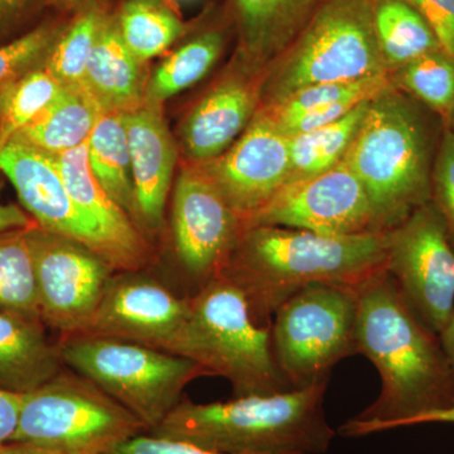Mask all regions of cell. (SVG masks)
<instances>
[{"label": "cell", "mask_w": 454, "mask_h": 454, "mask_svg": "<svg viewBox=\"0 0 454 454\" xmlns=\"http://www.w3.org/2000/svg\"><path fill=\"white\" fill-rule=\"evenodd\" d=\"M223 35L210 31L175 51L157 68L148 88L149 104H160L173 95L195 85L214 67L223 52Z\"/></svg>", "instance_id": "27"}, {"label": "cell", "mask_w": 454, "mask_h": 454, "mask_svg": "<svg viewBox=\"0 0 454 454\" xmlns=\"http://www.w3.org/2000/svg\"><path fill=\"white\" fill-rule=\"evenodd\" d=\"M328 381L207 404L182 399L148 433L223 454H324L336 437L325 414Z\"/></svg>", "instance_id": "3"}, {"label": "cell", "mask_w": 454, "mask_h": 454, "mask_svg": "<svg viewBox=\"0 0 454 454\" xmlns=\"http://www.w3.org/2000/svg\"><path fill=\"white\" fill-rule=\"evenodd\" d=\"M37 226L31 215L16 205H0V231L26 230Z\"/></svg>", "instance_id": "39"}, {"label": "cell", "mask_w": 454, "mask_h": 454, "mask_svg": "<svg viewBox=\"0 0 454 454\" xmlns=\"http://www.w3.org/2000/svg\"><path fill=\"white\" fill-rule=\"evenodd\" d=\"M22 395L0 389V444L11 441L16 432Z\"/></svg>", "instance_id": "38"}, {"label": "cell", "mask_w": 454, "mask_h": 454, "mask_svg": "<svg viewBox=\"0 0 454 454\" xmlns=\"http://www.w3.org/2000/svg\"><path fill=\"white\" fill-rule=\"evenodd\" d=\"M446 127H450V128H453V129H454V112H453V115H452V119H450V124L446 125Z\"/></svg>", "instance_id": "44"}, {"label": "cell", "mask_w": 454, "mask_h": 454, "mask_svg": "<svg viewBox=\"0 0 454 454\" xmlns=\"http://www.w3.org/2000/svg\"><path fill=\"white\" fill-rule=\"evenodd\" d=\"M0 170L41 229L83 245L116 270L112 247L74 205L52 155L12 139L0 148Z\"/></svg>", "instance_id": "16"}, {"label": "cell", "mask_w": 454, "mask_h": 454, "mask_svg": "<svg viewBox=\"0 0 454 454\" xmlns=\"http://www.w3.org/2000/svg\"><path fill=\"white\" fill-rule=\"evenodd\" d=\"M369 101L358 104L340 121L289 139L291 173L288 182L317 177L342 162L363 124Z\"/></svg>", "instance_id": "26"}, {"label": "cell", "mask_w": 454, "mask_h": 454, "mask_svg": "<svg viewBox=\"0 0 454 454\" xmlns=\"http://www.w3.org/2000/svg\"><path fill=\"white\" fill-rule=\"evenodd\" d=\"M199 166L243 223L288 182L289 139L270 114L259 107L247 129L225 153Z\"/></svg>", "instance_id": "15"}, {"label": "cell", "mask_w": 454, "mask_h": 454, "mask_svg": "<svg viewBox=\"0 0 454 454\" xmlns=\"http://www.w3.org/2000/svg\"><path fill=\"white\" fill-rule=\"evenodd\" d=\"M393 88L395 86L390 73L357 82L319 83L300 90L279 106L262 109L267 110L277 124H283L317 107L331 106L349 98L358 101L372 100Z\"/></svg>", "instance_id": "33"}, {"label": "cell", "mask_w": 454, "mask_h": 454, "mask_svg": "<svg viewBox=\"0 0 454 454\" xmlns=\"http://www.w3.org/2000/svg\"><path fill=\"white\" fill-rule=\"evenodd\" d=\"M59 345L66 367L125 406L146 432L166 419L190 382L207 375L190 358L131 340L76 333Z\"/></svg>", "instance_id": "7"}, {"label": "cell", "mask_w": 454, "mask_h": 454, "mask_svg": "<svg viewBox=\"0 0 454 454\" xmlns=\"http://www.w3.org/2000/svg\"><path fill=\"white\" fill-rule=\"evenodd\" d=\"M394 86L411 95L450 124L454 112V59L432 51L391 71Z\"/></svg>", "instance_id": "28"}, {"label": "cell", "mask_w": 454, "mask_h": 454, "mask_svg": "<svg viewBox=\"0 0 454 454\" xmlns=\"http://www.w3.org/2000/svg\"><path fill=\"white\" fill-rule=\"evenodd\" d=\"M27 3V0H0V20L13 16Z\"/></svg>", "instance_id": "43"}, {"label": "cell", "mask_w": 454, "mask_h": 454, "mask_svg": "<svg viewBox=\"0 0 454 454\" xmlns=\"http://www.w3.org/2000/svg\"><path fill=\"white\" fill-rule=\"evenodd\" d=\"M0 454H56L43 448L23 443V442H5L0 444Z\"/></svg>", "instance_id": "41"}, {"label": "cell", "mask_w": 454, "mask_h": 454, "mask_svg": "<svg viewBox=\"0 0 454 454\" xmlns=\"http://www.w3.org/2000/svg\"><path fill=\"white\" fill-rule=\"evenodd\" d=\"M56 40V32L41 27L0 47V88L20 77L40 57L46 55Z\"/></svg>", "instance_id": "35"}, {"label": "cell", "mask_w": 454, "mask_h": 454, "mask_svg": "<svg viewBox=\"0 0 454 454\" xmlns=\"http://www.w3.org/2000/svg\"><path fill=\"white\" fill-rule=\"evenodd\" d=\"M356 345L378 369L381 390L340 427L343 437L402 428L454 406V378L441 340L406 304L387 270L358 293Z\"/></svg>", "instance_id": "1"}, {"label": "cell", "mask_w": 454, "mask_h": 454, "mask_svg": "<svg viewBox=\"0 0 454 454\" xmlns=\"http://www.w3.org/2000/svg\"><path fill=\"white\" fill-rule=\"evenodd\" d=\"M241 225L348 236L373 232V215L365 188L342 160L317 177L286 184Z\"/></svg>", "instance_id": "13"}, {"label": "cell", "mask_w": 454, "mask_h": 454, "mask_svg": "<svg viewBox=\"0 0 454 454\" xmlns=\"http://www.w3.org/2000/svg\"><path fill=\"white\" fill-rule=\"evenodd\" d=\"M27 240L42 321L61 337L82 333L115 269L83 245L38 225L27 230Z\"/></svg>", "instance_id": "11"}, {"label": "cell", "mask_w": 454, "mask_h": 454, "mask_svg": "<svg viewBox=\"0 0 454 454\" xmlns=\"http://www.w3.org/2000/svg\"><path fill=\"white\" fill-rule=\"evenodd\" d=\"M384 235L328 236L279 226L243 227L220 276L244 295L254 321L315 284L361 288L385 271Z\"/></svg>", "instance_id": "2"}, {"label": "cell", "mask_w": 454, "mask_h": 454, "mask_svg": "<svg viewBox=\"0 0 454 454\" xmlns=\"http://www.w3.org/2000/svg\"><path fill=\"white\" fill-rule=\"evenodd\" d=\"M361 288L315 284L278 309L270 325L271 348L293 389L331 376L340 360L357 355Z\"/></svg>", "instance_id": "9"}, {"label": "cell", "mask_w": 454, "mask_h": 454, "mask_svg": "<svg viewBox=\"0 0 454 454\" xmlns=\"http://www.w3.org/2000/svg\"><path fill=\"white\" fill-rule=\"evenodd\" d=\"M260 90L252 80L232 77L208 92L182 127L188 157L205 163L225 153L258 112Z\"/></svg>", "instance_id": "19"}, {"label": "cell", "mask_w": 454, "mask_h": 454, "mask_svg": "<svg viewBox=\"0 0 454 454\" xmlns=\"http://www.w3.org/2000/svg\"><path fill=\"white\" fill-rule=\"evenodd\" d=\"M82 86L103 113H127L140 106L145 92L142 61L128 49L115 23L104 22Z\"/></svg>", "instance_id": "22"}, {"label": "cell", "mask_w": 454, "mask_h": 454, "mask_svg": "<svg viewBox=\"0 0 454 454\" xmlns=\"http://www.w3.org/2000/svg\"><path fill=\"white\" fill-rule=\"evenodd\" d=\"M64 367L40 317L0 307V389L25 395Z\"/></svg>", "instance_id": "20"}, {"label": "cell", "mask_w": 454, "mask_h": 454, "mask_svg": "<svg viewBox=\"0 0 454 454\" xmlns=\"http://www.w3.org/2000/svg\"><path fill=\"white\" fill-rule=\"evenodd\" d=\"M170 223L176 259L191 297L220 276L243 225L199 164L179 175Z\"/></svg>", "instance_id": "12"}, {"label": "cell", "mask_w": 454, "mask_h": 454, "mask_svg": "<svg viewBox=\"0 0 454 454\" xmlns=\"http://www.w3.org/2000/svg\"><path fill=\"white\" fill-rule=\"evenodd\" d=\"M62 86L46 70L31 71L0 88V148L50 106Z\"/></svg>", "instance_id": "30"}, {"label": "cell", "mask_w": 454, "mask_h": 454, "mask_svg": "<svg viewBox=\"0 0 454 454\" xmlns=\"http://www.w3.org/2000/svg\"><path fill=\"white\" fill-rule=\"evenodd\" d=\"M133 173L131 220L139 231L157 232L163 225L177 149L162 116L153 106L124 113Z\"/></svg>", "instance_id": "17"}, {"label": "cell", "mask_w": 454, "mask_h": 454, "mask_svg": "<svg viewBox=\"0 0 454 454\" xmlns=\"http://www.w3.org/2000/svg\"><path fill=\"white\" fill-rule=\"evenodd\" d=\"M143 270L115 271L80 333L131 340L170 352L190 312V297L178 294Z\"/></svg>", "instance_id": "14"}, {"label": "cell", "mask_w": 454, "mask_h": 454, "mask_svg": "<svg viewBox=\"0 0 454 454\" xmlns=\"http://www.w3.org/2000/svg\"><path fill=\"white\" fill-rule=\"evenodd\" d=\"M52 157L74 205L100 229L112 247L116 270H143L148 267L151 244L95 178L89 163L88 142Z\"/></svg>", "instance_id": "18"}, {"label": "cell", "mask_w": 454, "mask_h": 454, "mask_svg": "<svg viewBox=\"0 0 454 454\" xmlns=\"http://www.w3.org/2000/svg\"><path fill=\"white\" fill-rule=\"evenodd\" d=\"M27 230L0 231V307L40 317Z\"/></svg>", "instance_id": "31"}, {"label": "cell", "mask_w": 454, "mask_h": 454, "mask_svg": "<svg viewBox=\"0 0 454 454\" xmlns=\"http://www.w3.org/2000/svg\"><path fill=\"white\" fill-rule=\"evenodd\" d=\"M423 106L396 88L373 98L343 158L369 196L376 234L400 225L432 201L438 146Z\"/></svg>", "instance_id": "4"}, {"label": "cell", "mask_w": 454, "mask_h": 454, "mask_svg": "<svg viewBox=\"0 0 454 454\" xmlns=\"http://www.w3.org/2000/svg\"><path fill=\"white\" fill-rule=\"evenodd\" d=\"M373 31L387 71L442 50L437 35L408 0H372Z\"/></svg>", "instance_id": "24"}, {"label": "cell", "mask_w": 454, "mask_h": 454, "mask_svg": "<svg viewBox=\"0 0 454 454\" xmlns=\"http://www.w3.org/2000/svg\"><path fill=\"white\" fill-rule=\"evenodd\" d=\"M66 2H76V0H66Z\"/></svg>", "instance_id": "45"}, {"label": "cell", "mask_w": 454, "mask_h": 454, "mask_svg": "<svg viewBox=\"0 0 454 454\" xmlns=\"http://www.w3.org/2000/svg\"><path fill=\"white\" fill-rule=\"evenodd\" d=\"M118 28L128 49L142 62L163 53L184 32V23L160 0H128Z\"/></svg>", "instance_id": "29"}, {"label": "cell", "mask_w": 454, "mask_h": 454, "mask_svg": "<svg viewBox=\"0 0 454 454\" xmlns=\"http://www.w3.org/2000/svg\"><path fill=\"white\" fill-rule=\"evenodd\" d=\"M145 424L82 373L64 367L22 395L16 432L23 442L56 454H104L145 433Z\"/></svg>", "instance_id": "8"}, {"label": "cell", "mask_w": 454, "mask_h": 454, "mask_svg": "<svg viewBox=\"0 0 454 454\" xmlns=\"http://www.w3.org/2000/svg\"><path fill=\"white\" fill-rule=\"evenodd\" d=\"M385 270L406 304L433 333L454 310V247L433 201L384 232Z\"/></svg>", "instance_id": "10"}, {"label": "cell", "mask_w": 454, "mask_h": 454, "mask_svg": "<svg viewBox=\"0 0 454 454\" xmlns=\"http://www.w3.org/2000/svg\"><path fill=\"white\" fill-rule=\"evenodd\" d=\"M429 423H454V406L443 409V411H433L424 414L422 417L415 418L408 424V427L419 426V424Z\"/></svg>", "instance_id": "42"}, {"label": "cell", "mask_w": 454, "mask_h": 454, "mask_svg": "<svg viewBox=\"0 0 454 454\" xmlns=\"http://www.w3.org/2000/svg\"><path fill=\"white\" fill-rule=\"evenodd\" d=\"M439 340H441L442 348L444 349L454 378V310L443 330L439 333Z\"/></svg>", "instance_id": "40"}, {"label": "cell", "mask_w": 454, "mask_h": 454, "mask_svg": "<svg viewBox=\"0 0 454 454\" xmlns=\"http://www.w3.org/2000/svg\"><path fill=\"white\" fill-rule=\"evenodd\" d=\"M322 0H235L241 43L255 67L273 65L309 25Z\"/></svg>", "instance_id": "21"}, {"label": "cell", "mask_w": 454, "mask_h": 454, "mask_svg": "<svg viewBox=\"0 0 454 454\" xmlns=\"http://www.w3.org/2000/svg\"><path fill=\"white\" fill-rule=\"evenodd\" d=\"M101 114L83 86H62L55 100L13 139L51 155L65 153L88 142Z\"/></svg>", "instance_id": "23"}, {"label": "cell", "mask_w": 454, "mask_h": 454, "mask_svg": "<svg viewBox=\"0 0 454 454\" xmlns=\"http://www.w3.org/2000/svg\"><path fill=\"white\" fill-rule=\"evenodd\" d=\"M104 454H223L203 450L187 442L140 433L121 442Z\"/></svg>", "instance_id": "36"}, {"label": "cell", "mask_w": 454, "mask_h": 454, "mask_svg": "<svg viewBox=\"0 0 454 454\" xmlns=\"http://www.w3.org/2000/svg\"><path fill=\"white\" fill-rule=\"evenodd\" d=\"M104 22L106 20L98 12H86L53 42L47 52L46 71L59 85L82 86Z\"/></svg>", "instance_id": "32"}, {"label": "cell", "mask_w": 454, "mask_h": 454, "mask_svg": "<svg viewBox=\"0 0 454 454\" xmlns=\"http://www.w3.org/2000/svg\"><path fill=\"white\" fill-rule=\"evenodd\" d=\"M432 201L446 223L454 247V129L446 127L437 148L432 173Z\"/></svg>", "instance_id": "34"}, {"label": "cell", "mask_w": 454, "mask_h": 454, "mask_svg": "<svg viewBox=\"0 0 454 454\" xmlns=\"http://www.w3.org/2000/svg\"><path fill=\"white\" fill-rule=\"evenodd\" d=\"M387 73L373 31L372 0H322L297 40L271 65L262 82L259 107L279 106L319 83Z\"/></svg>", "instance_id": "6"}, {"label": "cell", "mask_w": 454, "mask_h": 454, "mask_svg": "<svg viewBox=\"0 0 454 454\" xmlns=\"http://www.w3.org/2000/svg\"><path fill=\"white\" fill-rule=\"evenodd\" d=\"M428 22L442 50L454 59V0H408Z\"/></svg>", "instance_id": "37"}, {"label": "cell", "mask_w": 454, "mask_h": 454, "mask_svg": "<svg viewBox=\"0 0 454 454\" xmlns=\"http://www.w3.org/2000/svg\"><path fill=\"white\" fill-rule=\"evenodd\" d=\"M88 155L98 184L131 216L134 184L124 113H103L98 116L88 140Z\"/></svg>", "instance_id": "25"}, {"label": "cell", "mask_w": 454, "mask_h": 454, "mask_svg": "<svg viewBox=\"0 0 454 454\" xmlns=\"http://www.w3.org/2000/svg\"><path fill=\"white\" fill-rule=\"evenodd\" d=\"M170 354L226 379L234 396L293 390L274 358L270 327L254 321L244 295L223 277L191 295L190 312Z\"/></svg>", "instance_id": "5"}]
</instances>
